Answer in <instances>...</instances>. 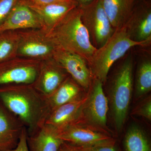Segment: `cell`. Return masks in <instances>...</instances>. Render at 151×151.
<instances>
[{
	"label": "cell",
	"mask_w": 151,
	"mask_h": 151,
	"mask_svg": "<svg viewBox=\"0 0 151 151\" xmlns=\"http://www.w3.org/2000/svg\"><path fill=\"white\" fill-rule=\"evenodd\" d=\"M19 0H0V25L5 20Z\"/></svg>",
	"instance_id": "obj_24"
},
{
	"label": "cell",
	"mask_w": 151,
	"mask_h": 151,
	"mask_svg": "<svg viewBox=\"0 0 151 151\" xmlns=\"http://www.w3.org/2000/svg\"><path fill=\"white\" fill-rule=\"evenodd\" d=\"M58 151H81L80 147L73 145L69 143L63 142L60 147Z\"/></svg>",
	"instance_id": "obj_27"
},
{
	"label": "cell",
	"mask_w": 151,
	"mask_h": 151,
	"mask_svg": "<svg viewBox=\"0 0 151 151\" xmlns=\"http://www.w3.org/2000/svg\"><path fill=\"white\" fill-rule=\"evenodd\" d=\"M89 96V89L79 99L58 107L51 111L45 124L56 130L77 122Z\"/></svg>",
	"instance_id": "obj_15"
},
{
	"label": "cell",
	"mask_w": 151,
	"mask_h": 151,
	"mask_svg": "<svg viewBox=\"0 0 151 151\" xmlns=\"http://www.w3.org/2000/svg\"><path fill=\"white\" fill-rule=\"evenodd\" d=\"M28 2L35 4L42 5L45 4H50V3L55 2L58 1L63 0H26Z\"/></svg>",
	"instance_id": "obj_28"
},
{
	"label": "cell",
	"mask_w": 151,
	"mask_h": 151,
	"mask_svg": "<svg viewBox=\"0 0 151 151\" xmlns=\"http://www.w3.org/2000/svg\"><path fill=\"white\" fill-rule=\"evenodd\" d=\"M133 60L129 57L113 76L110 90L111 111L118 134L123 129L128 115L133 89Z\"/></svg>",
	"instance_id": "obj_4"
},
{
	"label": "cell",
	"mask_w": 151,
	"mask_h": 151,
	"mask_svg": "<svg viewBox=\"0 0 151 151\" xmlns=\"http://www.w3.org/2000/svg\"><path fill=\"white\" fill-rule=\"evenodd\" d=\"M24 127L16 116L0 102V151L15 148Z\"/></svg>",
	"instance_id": "obj_16"
},
{
	"label": "cell",
	"mask_w": 151,
	"mask_h": 151,
	"mask_svg": "<svg viewBox=\"0 0 151 151\" xmlns=\"http://www.w3.org/2000/svg\"><path fill=\"white\" fill-rule=\"evenodd\" d=\"M27 132L24 127L22 130L19 140L15 148L12 150L4 151H29L27 142Z\"/></svg>",
	"instance_id": "obj_25"
},
{
	"label": "cell",
	"mask_w": 151,
	"mask_h": 151,
	"mask_svg": "<svg viewBox=\"0 0 151 151\" xmlns=\"http://www.w3.org/2000/svg\"><path fill=\"white\" fill-rule=\"evenodd\" d=\"M57 131L63 142L78 147L109 145L117 142L113 135L84 123H74Z\"/></svg>",
	"instance_id": "obj_7"
},
{
	"label": "cell",
	"mask_w": 151,
	"mask_h": 151,
	"mask_svg": "<svg viewBox=\"0 0 151 151\" xmlns=\"http://www.w3.org/2000/svg\"><path fill=\"white\" fill-rule=\"evenodd\" d=\"M0 102L21 122L28 135L33 134L40 129L51 112L46 97L32 84L0 86Z\"/></svg>",
	"instance_id": "obj_1"
},
{
	"label": "cell",
	"mask_w": 151,
	"mask_h": 151,
	"mask_svg": "<svg viewBox=\"0 0 151 151\" xmlns=\"http://www.w3.org/2000/svg\"><path fill=\"white\" fill-rule=\"evenodd\" d=\"M81 7V20L90 36L92 45L96 48L103 46L115 30L103 8L101 0H94Z\"/></svg>",
	"instance_id": "obj_6"
},
{
	"label": "cell",
	"mask_w": 151,
	"mask_h": 151,
	"mask_svg": "<svg viewBox=\"0 0 151 151\" xmlns=\"http://www.w3.org/2000/svg\"><path fill=\"white\" fill-rule=\"evenodd\" d=\"M47 35L57 47L78 55L87 63L97 50L82 21L79 6L68 14Z\"/></svg>",
	"instance_id": "obj_2"
},
{
	"label": "cell",
	"mask_w": 151,
	"mask_h": 151,
	"mask_svg": "<svg viewBox=\"0 0 151 151\" xmlns=\"http://www.w3.org/2000/svg\"><path fill=\"white\" fill-rule=\"evenodd\" d=\"M89 91L88 100L79 119L75 123L88 124L112 134L107 126L109 107L108 99L103 90V82L94 78Z\"/></svg>",
	"instance_id": "obj_5"
},
{
	"label": "cell",
	"mask_w": 151,
	"mask_h": 151,
	"mask_svg": "<svg viewBox=\"0 0 151 151\" xmlns=\"http://www.w3.org/2000/svg\"><path fill=\"white\" fill-rule=\"evenodd\" d=\"M103 8L114 29L123 27L138 0H101Z\"/></svg>",
	"instance_id": "obj_19"
},
{
	"label": "cell",
	"mask_w": 151,
	"mask_h": 151,
	"mask_svg": "<svg viewBox=\"0 0 151 151\" xmlns=\"http://www.w3.org/2000/svg\"><path fill=\"white\" fill-rule=\"evenodd\" d=\"M85 90L70 76L49 97H47L51 111L58 107L81 98Z\"/></svg>",
	"instance_id": "obj_18"
},
{
	"label": "cell",
	"mask_w": 151,
	"mask_h": 151,
	"mask_svg": "<svg viewBox=\"0 0 151 151\" xmlns=\"http://www.w3.org/2000/svg\"><path fill=\"white\" fill-rule=\"evenodd\" d=\"M132 114L151 121V98L150 96L146 98L133 110Z\"/></svg>",
	"instance_id": "obj_23"
},
{
	"label": "cell",
	"mask_w": 151,
	"mask_h": 151,
	"mask_svg": "<svg viewBox=\"0 0 151 151\" xmlns=\"http://www.w3.org/2000/svg\"><path fill=\"white\" fill-rule=\"evenodd\" d=\"M19 40L18 31L0 32V63L18 57Z\"/></svg>",
	"instance_id": "obj_21"
},
{
	"label": "cell",
	"mask_w": 151,
	"mask_h": 151,
	"mask_svg": "<svg viewBox=\"0 0 151 151\" xmlns=\"http://www.w3.org/2000/svg\"><path fill=\"white\" fill-rule=\"evenodd\" d=\"M69 74L53 58L41 60L38 72L33 86L40 93L47 97L62 84Z\"/></svg>",
	"instance_id": "obj_11"
},
{
	"label": "cell",
	"mask_w": 151,
	"mask_h": 151,
	"mask_svg": "<svg viewBox=\"0 0 151 151\" xmlns=\"http://www.w3.org/2000/svg\"><path fill=\"white\" fill-rule=\"evenodd\" d=\"M81 151H120L117 142L109 145L94 146V147H80Z\"/></svg>",
	"instance_id": "obj_26"
},
{
	"label": "cell",
	"mask_w": 151,
	"mask_h": 151,
	"mask_svg": "<svg viewBox=\"0 0 151 151\" xmlns=\"http://www.w3.org/2000/svg\"><path fill=\"white\" fill-rule=\"evenodd\" d=\"M41 60L17 57L0 63V86L13 84H32Z\"/></svg>",
	"instance_id": "obj_9"
},
{
	"label": "cell",
	"mask_w": 151,
	"mask_h": 151,
	"mask_svg": "<svg viewBox=\"0 0 151 151\" xmlns=\"http://www.w3.org/2000/svg\"><path fill=\"white\" fill-rule=\"evenodd\" d=\"M119 150L120 151H151L150 139L142 129L133 125L125 133L122 141V149Z\"/></svg>",
	"instance_id": "obj_20"
},
{
	"label": "cell",
	"mask_w": 151,
	"mask_h": 151,
	"mask_svg": "<svg viewBox=\"0 0 151 151\" xmlns=\"http://www.w3.org/2000/svg\"><path fill=\"white\" fill-rule=\"evenodd\" d=\"M123 27L133 40L138 42L151 40L150 3L138 0Z\"/></svg>",
	"instance_id": "obj_12"
},
{
	"label": "cell",
	"mask_w": 151,
	"mask_h": 151,
	"mask_svg": "<svg viewBox=\"0 0 151 151\" xmlns=\"http://www.w3.org/2000/svg\"><path fill=\"white\" fill-rule=\"evenodd\" d=\"M40 18L25 0H19L2 23L0 32L7 31L42 29Z\"/></svg>",
	"instance_id": "obj_13"
},
{
	"label": "cell",
	"mask_w": 151,
	"mask_h": 151,
	"mask_svg": "<svg viewBox=\"0 0 151 151\" xmlns=\"http://www.w3.org/2000/svg\"><path fill=\"white\" fill-rule=\"evenodd\" d=\"M18 31V57L39 60L52 57L57 47L43 30L32 29Z\"/></svg>",
	"instance_id": "obj_8"
},
{
	"label": "cell",
	"mask_w": 151,
	"mask_h": 151,
	"mask_svg": "<svg viewBox=\"0 0 151 151\" xmlns=\"http://www.w3.org/2000/svg\"><path fill=\"white\" fill-rule=\"evenodd\" d=\"M26 1L40 18L42 23V29L47 35L68 14L78 6L76 0H63L42 5Z\"/></svg>",
	"instance_id": "obj_14"
},
{
	"label": "cell",
	"mask_w": 151,
	"mask_h": 151,
	"mask_svg": "<svg viewBox=\"0 0 151 151\" xmlns=\"http://www.w3.org/2000/svg\"><path fill=\"white\" fill-rule=\"evenodd\" d=\"M151 90V62L150 60H143L137 70L135 82V97L139 99Z\"/></svg>",
	"instance_id": "obj_22"
},
{
	"label": "cell",
	"mask_w": 151,
	"mask_h": 151,
	"mask_svg": "<svg viewBox=\"0 0 151 151\" xmlns=\"http://www.w3.org/2000/svg\"><path fill=\"white\" fill-rule=\"evenodd\" d=\"M63 142L56 129L48 124H45L33 134L27 135L29 151H58Z\"/></svg>",
	"instance_id": "obj_17"
},
{
	"label": "cell",
	"mask_w": 151,
	"mask_h": 151,
	"mask_svg": "<svg viewBox=\"0 0 151 151\" xmlns=\"http://www.w3.org/2000/svg\"><path fill=\"white\" fill-rule=\"evenodd\" d=\"M94 0H76L78 3V5L80 6H83L92 2Z\"/></svg>",
	"instance_id": "obj_29"
},
{
	"label": "cell",
	"mask_w": 151,
	"mask_h": 151,
	"mask_svg": "<svg viewBox=\"0 0 151 151\" xmlns=\"http://www.w3.org/2000/svg\"><path fill=\"white\" fill-rule=\"evenodd\" d=\"M151 40L138 42L131 39L124 27L115 32L106 42L97 49L87 63L94 78L104 83L114 63L135 46L147 47Z\"/></svg>",
	"instance_id": "obj_3"
},
{
	"label": "cell",
	"mask_w": 151,
	"mask_h": 151,
	"mask_svg": "<svg viewBox=\"0 0 151 151\" xmlns=\"http://www.w3.org/2000/svg\"><path fill=\"white\" fill-rule=\"evenodd\" d=\"M52 58L84 90L89 89L94 77L84 58L78 55L57 47Z\"/></svg>",
	"instance_id": "obj_10"
}]
</instances>
